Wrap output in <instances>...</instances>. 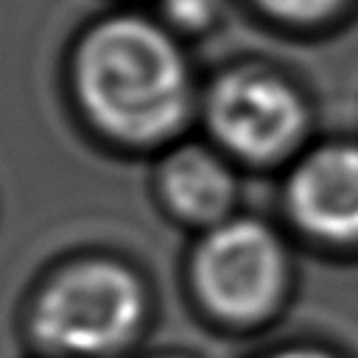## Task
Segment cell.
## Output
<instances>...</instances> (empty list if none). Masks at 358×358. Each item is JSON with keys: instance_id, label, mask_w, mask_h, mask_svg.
Instances as JSON below:
<instances>
[{"instance_id": "obj_1", "label": "cell", "mask_w": 358, "mask_h": 358, "mask_svg": "<svg viewBox=\"0 0 358 358\" xmlns=\"http://www.w3.org/2000/svg\"><path fill=\"white\" fill-rule=\"evenodd\" d=\"M76 92L109 137L131 145L168 140L190 106V76L182 50L143 17H109L78 45Z\"/></svg>"}, {"instance_id": "obj_2", "label": "cell", "mask_w": 358, "mask_h": 358, "mask_svg": "<svg viewBox=\"0 0 358 358\" xmlns=\"http://www.w3.org/2000/svg\"><path fill=\"white\" fill-rule=\"evenodd\" d=\"M145 322L140 280L112 260H84L42 285L28 333L42 358H115Z\"/></svg>"}, {"instance_id": "obj_3", "label": "cell", "mask_w": 358, "mask_h": 358, "mask_svg": "<svg viewBox=\"0 0 358 358\" xmlns=\"http://www.w3.org/2000/svg\"><path fill=\"white\" fill-rule=\"evenodd\" d=\"M282 277L285 260L277 238L246 218L215 224L193 257L196 294L224 324L263 322L280 299Z\"/></svg>"}, {"instance_id": "obj_4", "label": "cell", "mask_w": 358, "mask_h": 358, "mask_svg": "<svg viewBox=\"0 0 358 358\" xmlns=\"http://www.w3.org/2000/svg\"><path fill=\"white\" fill-rule=\"evenodd\" d=\"M207 123L232 154L263 162L280 157L299 137L305 109L282 78L235 70L213 84L207 95Z\"/></svg>"}, {"instance_id": "obj_5", "label": "cell", "mask_w": 358, "mask_h": 358, "mask_svg": "<svg viewBox=\"0 0 358 358\" xmlns=\"http://www.w3.org/2000/svg\"><path fill=\"white\" fill-rule=\"evenodd\" d=\"M288 204L322 238H358V148L330 145L310 154L288 182Z\"/></svg>"}, {"instance_id": "obj_6", "label": "cell", "mask_w": 358, "mask_h": 358, "mask_svg": "<svg viewBox=\"0 0 358 358\" xmlns=\"http://www.w3.org/2000/svg\"><path fill=\"white\" fill-rule=\"evenodd\" d=\"M159 187L168 207L190 224H221L235 199L229 168L201 145L176 148L162 162Z\"/></svg>"}, {"instance_id": "obj_7", "label": "cell", "mask_w": 358, "mask_h": 358, "mask_svg": "<svg viewBox=\"0 0 358 358\" xmlns=\"http://www.w3.org/2000/svg\"><path fill=\"white\" fill-rule=\"evenodd\" d=\"M218 11V0H165V17L173 28L201 31L213 22Z\"/></svg>"}, {"instance_id": "obj_8", "label": "cell", "mask_w": 358, "mask_h": 358, "mask_svg": "<svg viewBox=\"0 0 358 358\" xmlns=\"http://www.w3.org/2000/svg\"><path fill=\"white\" fill-rule=\"evenodd\" d=\"M260 6H266L268 11L280 14V17H291V20H310L319 14L333 11L341 0H257Z\"/></svg>"}, {"instance_id": "obj_9", "label": "cell", "mask_w": 358, "mask_h": 358, "mask_svg": "<svg viewBox=\"0 0 358 358\" xmlns=\"http://www.w3.org/2000/svg\"><path fill=\"white\" fill-rule=\"evenodd\" d=\"M266 358H333V355L324 350H316V347H285V350H277Z\"/></svg>"}]
</instances>
